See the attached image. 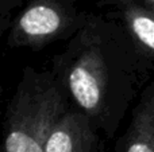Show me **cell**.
<instances>
[{
  "label": "cell",
  "mask_w": 154,
  "mask_h": 152,
  "mask_svg": "<svg viewBox=\"0 0 154 152\" xmlns=\"http://www.w3.org/2000/svg\"><path fill=\"white\" fill-rule=\"evenodd\" d=\"M100 7L109 8L106 15L119 23L137 50L154 65V12L126 0H112Z\"/></svg>",
  "instance_id": "obj_5"
},
{
  "label": "cell",
  "mask_w": 154,
  "mask_h": 152,
  "mask_svg": "<svg viewBox=\"0 0 154 152\" xmlns=\"http://www.w3.org/2000/svg\"><path fill=\"white\" fill-rule=\"evenodd\" d=\"M115 152H154V74L131 107L130 124Z\"/></svg>",
  "instance_id": "obj_6"
},
{
  "label": "cell",
  "mask_w": 154,
  "mask_h": 152,
  "mask_svg": "<svg viewBox=\"0 0 154 152\" xmlns=\"http://www.w3.org/2000/svg\"><path fill=\"white\" fill-rule=\"evenodd\" d=\"M23 5V0H0V38L8 31L15 11Z\"/></svg>",
  "instance_id": "obj_7"
},
{
  "label": "cell",
  "mask_w": 154,
  "mask_h": 152,
  "mask_svg": "<svg viewBox=\"0 0 154 152\" xmlns=\"http://www.w3.org/2000/svg\"><path fill=\"white\" fill-rule=\"evenodd\" d=\"M89 12L73 0H30L12 18L7 46L41 51L57 42H68L84 26Z\"/></svg>",
  "instance_id": "obj_3"
},
{
  "label": "cell",
  "mask_w": 154,
  "mask_h": 152,
  "mask_svg": "<svg viewBox=\"0 0 154 152\" xmlns=\"http://www.w3.org/2000/svg\"><path fill=\"white\" fill-rule=\"evenodd\" d=\"M50 72L70 105L106 140L152 80L154 65L133 45L116 20L89 12L87 22L51 59Z\"/></svg>",
  "instance_id": "obj_1"
},
{
  "label": "cell",
  "mask_w": 154,
  "mask_h": 152,
  "mask_svg": "<svg viewBox=\"0 0 154 152\" xmlns=\"http://www.w3.org/2000/svg\"><path fill=\"white\" fill-rule=\"evenodd\" d=\"M106 142L92 123L70 107L53 127L45 152H104Z\"/></svg>",
  "instance_id": "obj_4"
},
{
  "label": "cell",
  "mask_w": 154,
  "mask_h": 152,
  "mask_svg": "<svg viewBox=\"0 0 154 152\" xmlns=\"http://www.w3.org/2000/svg\"><path fill=\"white\" fill-rule=\"evenodd\" d=\"M107 1H112V0H99L97 5L103 4V3H107ZM126 1H130V3H134V4H138V5H141V7H143V8H146V10L154 12V0H126Z\"/></svg>",
  "instance_id": "obj_8"
},
{
  "label": "cell",
  "mask_w": 154,
  "mask_h": 152,
  "mask_svg": "<svg viewBox=\"0 0 154 152\" xmlns=\"http://www.w3.org/2000/svg\"><path fill=\"white\" fill-rule=\"evenodd\" d=\"M70 107L50 70L24 66L5 108L0 152H45L53 127Z\"/></svg>",
  "instance_id": "obj_2"
}]
</instances>
